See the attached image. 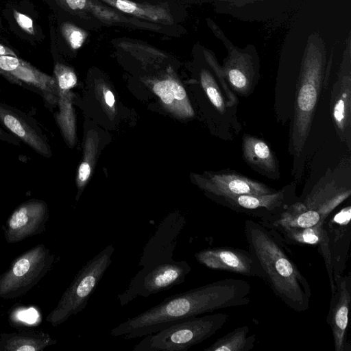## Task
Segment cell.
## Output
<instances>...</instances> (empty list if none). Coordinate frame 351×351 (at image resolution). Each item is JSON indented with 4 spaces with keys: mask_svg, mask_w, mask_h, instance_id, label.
<instances>
[{
    "mask_svg": "<svg viewBox=\"0 0 351 351\" xmlns=\"http://www.w3.org/2000/svg\"><path fill=\"white\" fill-rule=\"evenodd\" d=\"M99 1L134 17L167 25L174 23L173 17L167 6L137 3L130 0Z\"/></svg>",
    "mask_w": 351,
    "mask_h": 351,
    "instance_id": "obj_19",
    "label": "cell"
},
{
    "mask_svg": "<svg viewBox=\"0 0 351 351\" xmlns=\"http://www.w3.org/2000/svg\"><path fill=\"white\" fill-rule=\"evenodd\" d=\"M228 319V315L217 313L193 317L144 338L134 346L133 351H185L208 339L219 330Z\"/></svg>",
    "mask_w": 351,
    "mask_h": 351,
    "instance_id": "obj_6",
    "label": "cell"
},
{
    "mask_svg": "<svg viewBox=\"0 0 351 351\" xmlns=\"http://www.w3.org/2000/svg\"><path fill=\"white\" fill-rule=\"evenodd\" d=\"M210 1H213V0H210ZM219 1H236V0H219Z\"/></svg>",
    "mask_w": 351,
    "mask_h": 351,
    "instance_id": "obj_35",
    "label": "cell"
},
{
    "mask_svg": "<svg viewBox=\"0 0 351 351\" xmlns=\"http://www.w3.org/2000/svg\"><path fill=\"white\" fill-rule=\"evenodd\" d=\"M13 16L19 26L27 33L33 35L35 32L32 19L26 14L16 10H13Z\"/></svg>",
    "mask_w": 351,
    "mask_h": 351,
    "instance_id": "obj_26",
    "label": "cell"
},
{
    "mask_svg": "<svg viewBox=\"0 0 351 351\" xmlns=\"http://www.w3.org/2000/svg\"><path fill=\"white\" fill-rule=\"evenodd\" d=\"M243 157L252 169L271 179H278L280 172L276 157L262 139L245 134L242 141Z\"/></svg>",
    "mask_w": 351,
    "mask_h": 351,
    "instance_id": "obj_18",
    "label": "cell"
},
{
    "mask_svg": "<svg viewBox=\"0 0 351 351\" xmlns=\"http://www.w3.org/2000/svg\"><path fill=\"white\" fill-rule=\"evenodd\" d=\"M59 3L67 11L80 17L86 18L87 0H58Z\"/></svg>",
    "mask_w": 351,
    "mask_h": 351,
    "instance_id": "obj_25",
    "label": "cell"
},
{
    "mask_svg": "<svg viewBox=\"0 0 351 351\" xmlns=\"http://www.w3.org/2000/svg\"><path fill=\"white\" fill-rule=\"evenodd\" d=\"M247 326L234 328L232 331L217 339L204 351H250L254 347L255 335H250Z\"/></svg>",
    "mask_w": 351,
    "mask_h": 351,
    "instance_id": "obj_20",
    "label": "cell"
},
{
    "mask_svg": "<svg viewBox=\"0 0 351 351\" xmlns=\"http://www.w3.org/2000/svg\"><path fill=\"white\" fill-rule=\"evenodd\" d=\"M0 75L13 84L39 95L46 108L51 110L56 105L58 88L55 77L18 56L0 55Z\"/></svg>",
    "mask_w": 351,
    "mask_h": 351,
    "instance_id": "obj_9",
    "label": "cell"
},
{
    "mask_svg": "<svg viewBox=\"0 0 351 351\" xmlns=\"http://www.w3.org/2000/svg\"><path fill=\"white\" fill-rule=\"evenodd\" d=\"M186 224L179 215H171L158 225L144 246L141 269L132 278L128 287L117 295L121 306L138 297H148L183 283L191 271L185 261L173 259L178 238Z\"/></svg>",
    "mask_w": 351,
    "mask_h": 351,
    "instance_id": "obj_2",
    "label": "cell"
},
{
    "mask_svg": "<svg viewBox=\"0 0 351 351\" xmlns=\"http://www.w3.org/2000/svg\"><path fill=\"white\" fill-rule=\"evenodd\" d=\"M207 21L208 24L213 29V31L215 32V35L224 42L228 51L234 48V46L232 44L230 43L227 39H224L225 37L223 34V32L221 31L220 32V29L218 28V27L215 24V23H213V21L209 19H208Z\"/></svg>",
    "mask_w": 351,
    "mask_h": 351,
    "instance_id": "obj_28",
    "label": "cell"
},
{
    "mask_svg": "<svg viewBox=\"0 0 351 351\" xmlns=\"http://www.w3.org/2000/svg\"><path fill=\"white\" fill-rule=\"evenodd\" d=\"M217 204L234 212L265 221L275 217L295 202L298 197L293 185H287L272 193L215 196Z\"/></svg>",
    "mask_w": 351,
    "mask_h": 351,
    "instance_id": "obj_8",
    "label": "cell"
},
{
    "mask_svg": "<svg viewBox=\"0 0 351 351\" xmlns=\"http://www.w3.org/2000/svg\"><path fill=\"white\" fill-rule=\"evenodd\" d=\"M350 194L349 183L335 177H326L319 181L306 195L298 197L280 214L259 223L272 229L310 228L329 250L324 223Z\"/></svg>",
    "mask_w": 351,
    "mask_h": 351,
    "instance_id": "obj_4",
    "label": "cell"
},
{
    "mask_svg": "<svg viewBox=\"0 0 351 351\" xmlns=\"http://www.w3.org/2000/svg\"><path fill=\"white\" fill-rule=\"evenodd\" d=\"M194 256L199 264L213 270L263 278L260 264L249 250L232 247H217L200 250Z\"/></svg>",
    "mask_w": 351,
    "mask_h": 351,
    "instance_id": "obj_11",
    "label": "cell"
},
{
    "mask_svg": "<svg viewBox=\"0 0 351 351\" xmlns=\"http://www.w3.org/2000/svg\"><path fill=\"white\" fill-rule=\"evenodd\" d=\"M204 184L209 192L210 197L242 194L263 195L277 191L263 182L226 171L213 173Z\"/></svg>",
    "mask_w": 351,
    "mask_h": 351,
    "instance_id": "obj_16",
    "label": "cell"
},
{
    "mask_svg": "<svg viewBox=\"0 0 351 351\" xmlns=\"http://www.w3.org/2000/svg\"><path fill=\"white\" fill-rule=\"evenodd\" d=\"M40 201L26 202L17 209L10 220V227L14 230L25 226L29 220L30 215L38 205Z\"/></svg>",
    "mask_w": 351,
    "mask_h": 351,
    "instance_id": "obj_24",
    "label": "cell"
},
{
    "mask_svg": "<svg viewBox=\"0 0 351 351\" xmlns=\"http://www.w3.org/2000/svg\"><path fill=\"white\" fill-rule=\"evenodd\" d=\"M204 54L209 64L215 69L217 80L208 71L203 69L200 73L202 85L214 108L222 115L224 123L231 125L232 121L237 118L238 99L229 87L221 66L211 52L204 49Z\"/></svg>",
    "mask_w": 351,
    "mask_h": 351,
    "instance_id": "obj_14",
    "label": "cell"
},
{
    "mask_svg": "<svg viewBox=\"0 0 351 351\" xmlns=\"http://www.w3.org/2000/svg\"><path fill=\"white\" fill-rule=\"evenodd\" d=\"M326 68L325 43L317 33L313 32L304 51L297 84L289 143V150L295 156H300L308 138Z\"/></svg>",
    "mask_w": 351,
    "mask_h": 351,
    "instance_id": "obj_5",
    "label": "cell"
},
{
    "mask_svg": "<svg viewBox=\"0 0 351 351\" xmlns=\"http://www.w3.org/2000/svg\"><path fill=\"white\" fill-rule=\"evenodd\" d=\"M0 125L37 154L51 157V150L46 136L36 121L23 111L0 102Z\"/></svg>",
    "mask_w": 351,
    "mask_h": 351,
    "instance_id": "obj_13",
    "label": "cell"
},
{
    "mask_svg": "<svg viewBox=\"0 0 351 351\" xmlns=\"http://www.w3.org/2000/svg\"><path fill=\"white\" fill-rule=\"evenodd\" d=\"M250 292V284L243 279L219 280L167 297L112 328L110 334L125 340L142 337L204 313L247 305Z\"/></svg>",
    "mask_w": 351,
    "mask_h": 351,
    "instance_id": "obj_1",
    "label": "cell"
},
{
    "mask_svg": "<svg viewBox=\"0 0 351 351\" xmlns=\"http://www.w3.org/2000/svg\"><path fill=\"white\" fill-rule=\"evenodd\" d=\"M29 267V261L27 258H21L15 263L13 273L16 276H22L28 271Z\"/></svg>",
    "mask_w": 351,
    "mask_h": 351,
    "instance_id": "obj_27",
    "label": "cell"
},
{
    "mask_svg": "<svg viewBox=\"0 0 351 351\" xmlns=\"http://www.w3.org/2000/svg\"><path fill=\"white\" fill-rule=\"evenodd\" d=\"M86 12L108 25H125L134 22L120 12L102 5L99 0H87Z\"/></svg>",
    "mask_w": 351,
    "mask_h": 351,
    "instance_id": "obj_22",
    "label": "cell"
},
{
    "mask_svg": "<svg viewBox=\"0 0 351 351\" xmlns=\"http://www.w3.org/2000/svg\"><path fill=\"white\" fill-rule=\"evenodd\" d=\"M154 91L165 104L170 105L174 110H179L186 115L193 114L184 88L176 82L171 80L160 81L154 85Z\"/></svg>",
    "mask_w": 351,
    "mask_h": 351,
    "instance_id": "obj_21",
    "label": "cell"
},
{
    "mask_svg": "<svg viewBox=\"0 0 351 351\" xmlns=\"http://www.w3.org/2000/svg\"><path fill=\"white\" fill-rule=\"evenodd\" d=\"M331 215L326 219L324 228L328 240L334 276L343 274L346 267L351 241V207L348 205L333 215Z\"/></svg>",
    "mask_w": 351,
    "mask_h": 351,
    "instance_id": "obj_15",
    "label": "cell"
},
{
    "mask_svg": "<svg viewBox=\"0 0 351 351\" xmlns=\"http://www.w3.org/2000/svg\"><path fill=\"white\" fill-rule=\"evenodd\" d=\"M35 350L36 348L30 345H23V346L16 348V350L19 351H34Z\"/></svg>",
    "mask_w": 351,
    "mask_h": 351,
    "instance_id": "obj_34",
    "label": "cell"
},
{
    "mask_svg": "<svg viewBox=\"0 0 351 351\" xmlns=\"http://www.w3.org/2000/svg\"><path fill=\"white\" fill-rule=\"evenodd\" d=\"M244 232L249 251L263 271V280L274 294L295 312L308 310L311 297L310 285L289 256L280 234L249 219L244 222Z\"/></svg>",
    "mask_w": 351,
    "mask_h": 351,
    "instance_id": "obj_3",
    "label": "cell"
},
{
    "mask_svg": "<svg viewBox=\"0 0 351 351\" xmlns=\"http://www.w3.org/2000/svg\"><path fill=\"white\" fill-rule=\"evenodd\" d=\"M114 251L113 245L105 247L80 269L61 302L60 320L82 311L86 307L89 298L111 264Z\"/></svg>",
    "mask_w": 351,
    "mask_h": 351,
    "instance_id": "obj_7",
    "label": "cell"
},
{
    "mask_svg": "<svg viewBox=\"0 0 351 351\" xmlns=\"http://www.w3.org/2000/svg\"><path fill=\"white\" fill-rule=\"evenodd\" d=\"M90 173V169L89 165L86 162H82L78 170V179L84 182L89 177Z\"/></svg>",
    "mask_w": 351,
    "mask_h": 351,
    "instance_id": "obj_31",
    "label": "cell"
},
{
    "mask_svg": "<svg viewBox=\"0 0 351 351\" xmlns=\"http://www.w3.org/2000/svg\"><path fill=\"white\" fill-rule=\"evenodd\" d=\"M0 55L17 56L16 53L10 47L0 43Z\"/></svg>",
    "mask_w": 351,
    "mask_h": 351,
    "instance_id": "obj_32",
    "label": "cell"
},
{
    "mask_svg": "<svg viewBox=\"0 0 351 351\" xmlns=\"http://www.w3.org/2000/svg\"><path fill=\"white\" fill-rule=\"evenodd\" d=\"M105 99L106 104L112 107L114 104V98L112 93L110 90L107 91L105 94Z\"/></svg>",
    "mask_w": 351,
    "mask_h": 351,
    "instance_id": "obj_33",
    "label": "cell"
},
{
    "mask_svg": "<svg viewBox=\"0 0 351 351\" xmlns=\"http://www.w3.org/2000/svg\"><path fill=\"white\" fill-rule=\"evenodd\" d=\"M37 317V312L34 308H29L27 311H23L19 315V319L28 323H34Z\"/></svg>",
    "mask_w": 351,
    "mask_h": 351,
    "instance_id": "obj_30",
    "label": "cell"
},
{
    "mask_svg": "<svg viewBox=\"0 0 351 351\" xmlns=\"http://www.w3.org/2000/svg\"><path fill=\"white\" fill-rule=\"evenodd\" d=\"M0 141L19 146L21 145L20 141L12 134L3 130L0 126Z\"/></svg>",
    "mask_w": 351,
    "mask_h": 351,
    "instance_id": "obj_29",
    "label": "cell"
},
{
    "mask_svg": "<svg viewBox=\"0 0 351 351\" xmlns=\"http://www.w3.org/2000/svg\"><path fill=\"white\" fill-rule=\"evenodd\" d=\"M61 32L69 47L74 50L83 45L88 36L84 29L69 22L62 25Z\"/></svg>",
    "mask_w": 351,
    "mask_h": 351,
    "instance_id": "obj_23",
    "label": "cell"
},
{
    "mask_svg": "<svg viewBox=\"0 0 351 351\" xmlns=\"http://www.w3.org/2000/svg\"><path fill=\"white\" fill-rule=\"evenodd\" d=\"M326 322L333 338L335 351H351L348 339V313L351 302V274L335 275Z\"/></svg>",
    "mask_w": 351,
    "mask_h": 351,
    "instance_id": "obj_12",
    "label": "cell"
},
{
    "mask_svg": "<svg viewBox=\"0 0 351 351\" xmlns=\"http://www.w3.org/2000/svg\"><path fill=\"white\" fill-rule=\"evenodd\" d=\"M343 60L330 98V112L340 140L351 148V70L350 34L346 41Z\"/></svg>",
    "mask_w": 351,
    "mask_h": 351,
    "instance_id": "obj_10",
    "label": "cell"
},
{
    "mask_svg": "<svg viewBox=\"0 0 351 351\" xmlns=\"http://www.w3.org/2000/svg\"><path fill=\"white\" fill-rule=\"evenodd\" d=\"M0 27H1V18H0Z\"/></svg>",
    "mask_w": 351,
    "mask_h": 351,
    "instance_id": "obj_36",
    "label": "cell"
},
{
    "mask_svg": "<svg viewBox=\"0 0 351 351\" xmlns=\"http://www.w3.org/2000/svg\"><path fill=\"white\" fill-rule=\"evenodd\" d=\"M222 71L228 84L239 95L248 96L257 81V71L252 57L235 47L228 51Z\"/></svg>",
    "mask_w": 351,
    "mask_h": 351,
    "instance_id": "obj_17",
    "label": "cell"
}]
</instances>
